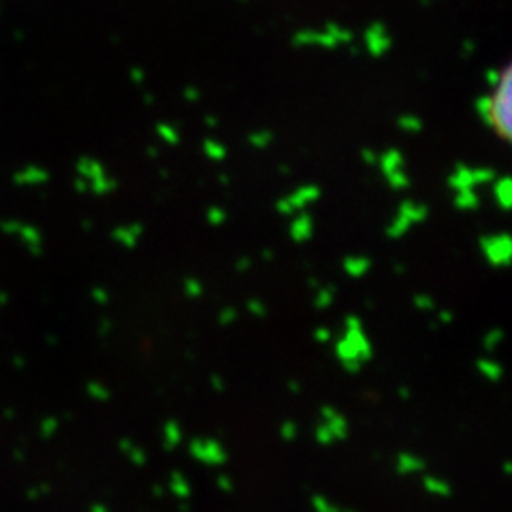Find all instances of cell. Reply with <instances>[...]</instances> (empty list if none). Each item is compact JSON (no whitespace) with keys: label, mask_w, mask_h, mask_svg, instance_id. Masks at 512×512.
<instances>
[{"label":"cell","mask_w":512,"mask_h":512,"mask_svg":"<svg viewBox=\"0 0 512 512\" xmlns=\"http://www.w3.org/2000/svg\"><path fill=\"white\" fill-rule=\"evenodd\" d=\"M480 116L493 137L500 141H510L512 135V75L510 67H504L495 73L493 82L483 96V105H480Z\"/></svg>","instance_id":"1"},{"label":"cell","mask_w":512,"mask_h":512,"mask_svg":"<svg viewBox=\"0 0 512 512\" xmlns=\"http://www.w3.org/2000/svg\"><path fill=\"white\" fill-rule=\"evenodd\" d=\"M333 355L348 374H359L374 359V344L357 314L344 318V331L333 338Z\"/></svg>","instance_id":"2"},{"label":"cell","mask_w":512,"mask_h":512,"mask_svg":"<svg viewBox=\"0 0 512 512\" xmlns=\"http://www.w3.org/2000/svg\"><path fill=\"white\" fill-rule=\"evenodd\" d=\"M188 455L205 468H222L229 461L227 448L216 438H192L188 442Z\"/></svg>","instance_id":"3"},{"label":"cell","mask_w":512,"mask_h":512,"mask_svg":"<svg viewBox=\"0 0 512 512\" xmlns=\"http://www.w3.org/2000/svg\"><path fill=\"white\" fill-rule=\"evenodd\" d=\"M318 423L323 425L335 442H344L350 436V425L346 416L333 406H323L318 412Z\"/></svg>","instance_id":"4"},{"label":"cell","mask_w":512,"mask_h":512,"mask_svg":"<svg viewBox=\"0 0 512 512\" xmlns=\"http://www.w3.org/2000/svg\"><path fill=\"white\" fill-rule=\"evenodd\" d=\"M483 252L487 256L489 265L493 267H506L510 261V239L506 235L487 237L483 242Z\"/></svg>","instance_id":"5"},{"label":"cell","mask_w":512,"mask_h":512,"mask_svg":"<svg viewBox=\"0 0 512 512\" xmlns=\"http://www.w3.org/2000/svg\"><path fill=\"white\" fill-rule=\"evenodd\" d=\"M425 468H427V461L416 453L402 451L395 457V472L399 476H419L425 472Z\"/></svg>","instance_id":"6"},{"label":"cell","mask_w":512,"mask_h":512,"mask_svg":"<svg viewBox=\"0 0 512 512\" xmlns=\"http://www.w3.org/2000/svg\"><path fill=\"white\" fill-rule=\"evenodd\" d=\"M421 485H423V489L431 495V498L448 500V498H451V495H453V485L448 483L446 478L436 476V474H423Z\"/></svg>","instance_id":"7"},{"label":"cell","mask_w":512,"mask_h":512,"mask_svg":"<svg viewBox=\"0 0 512 512\" xmlns=\"http://www.w3.org/2000/svg\"><path fill=\"white\" fill-rule=\"evenodd\" d=\"M167 489H169V493L173 495V498H178L180 502H188V500H190V495H192V485H190V480L186 478V474H184V472H178V470L169 474Z\"/></svg>","instance_id":"8"},{"label":"cell","mask_w":512,"mask_h":512,"mask_svg":"<svg viewBox=\"0 0 512 512\" xmlns=\"http://www.w3.org/2000/svg\"><path fill=\"white\" fill-rule=\"evenodd\" d=\"M476 372L483 376L487 382H502L504 365L493 357H480L476 361Z\"/></svg>","instance_id":"9"},{"label":"cell","mask_w":512,"mask_h":512,"mask_svg":"<svg viewBox=\"0 0 512 512\" xmlns=\"http://www.w3.org/2000/svg\"><path fill=\"white\" fill-rule=\"evenodd\" d=\"M118 448H120V453L133 463V466H137V468H143L148 463V453H146V448H141L139 444H135L133 440H128V438H122L120 442H118Z\"/></svg>","instance_id":"10"},{"label":"cell","mask_w":512,"mask_h":512,"mask_svg":"<svg viewBox=\"0 0 512 512\" xmlns=\"http://www.w3.org/2000/svg\"><path fill=\"white\" fill-rule=\"evenodd\" d=\"M184 444V427L178 421H167L163 425V446L165 451H175Z\"/></svg>","instance_id":"11"},{"label":"cell","mask_w":512,"mask_h":512,"mask_svg":"<svg viewBox=\"0 0 512 512\" xmlns=\"http://www.w3.org/2000/svg\"><path fill=\"white\" fill-rule=\"evenodd\" d=\"M504 340H506L504 329L502 327H491L483 335V348H485V352H495L504 344Z\"/></svg>","instance_id":"12"},{"label":"cell","mask_w":512,"mask_h":512,"mask_svg":"<svg viewBox=\"0 0 512 512\" xmlns=\"http://www.w3.org/2000/svg\"><path fill=\"white\" fill-rule=\"evenodd\" d=\"M310 506H312V512H342V508L333 500H329L323 493H314L310 500Z\"/></svg>","instance_id":"13"},{"label":"cell","mask_w":512,"mask_h":512,"mask_svg":"<svg viewBox=\"0 0 512 512\" xmlns=\"http://www.w3.org/2000/svg\"><path fill=\"white\" fill-rule=\"evenodd\" d=\"M278 436L284 444H293L299 438V425L295 421H284L278 429Z\"/></svg>","instance_id":"14"},{"label":"cell","mask_w":512,"mask_h":512,"mask_svg":"<svg viewBox=\"0 0 512 512\" xmlns=\"http://www.w3.org/2000/svg\"><path fill=\"white\" fill-rule=\"evenodd\" d=\"M367 267H370V263H367L365 259H350L346 263V271L352 276V278H361L367 274Z\"/></svg>","instance_id":"15"},{"label":"cell","mask_w":512,"mask_h":512,"mask_svg":"<svg viewBox=\"0 0 512 512\" xmlns=\"http://www.w3.org/2000/svg\"><path fill=\"white\" fill-rule=\"evenodd\" d=\"M333 299H335L333 288H323V291H318V295L314 299V306L318 310H327V308L333 306Z\"/></svg>","instance_id":"16"},{"label":"cell","mask_w":512,"mask_h":512,"mask_svg":"<svg viewBox=\"0 0 512 512\" xmlns=\"http://www.w3.org/2000/svg\"><path fill=\"white\" fill-rule=\"evenodd\" d=\"M333 331L329 329V327H325V325H318L314 331H312V340L316 342V344H331L333 342Z\"/></svg>","instance_id":"17"},{"label":"cell","mask_w":512,"mask_h":512,"mask_svg":"<svg viewBox=\"0 0 512 512\" xmlns=\"http://www.w3.org/2000/svg\"><path fill=\"white\" fill-rule=\"evenodd\" d=\"M239 312L235 308H222V312L218 314V325L220 327H233L237 323Z\"/></svg>","instance_id":"18"},{"label":"cell","mask_w":512,"mask_h":512,"mask_svg":"<svg viewBox=\"0 0 512 512\" xmlns=\"http://www.w3.org/2000/svg\"><path fill=\"white\" fill-rule=\"evenodd\" d=\"M88 391H90V395L94 399H99V402H107V399H109V389L105 387V384H101V382H92L90 387H88Z\"/></svg>","instance_id":"19"},{"label":"cell","mask_w":512,"mask_h":512,"mask_svg":"<svg viewBox=\"0 0 512 512\" xmlns=\"http://www.w3.org/2000/svg\"><path fill=\"white\" fill-rule=\"evenodd\" d=\"M216 487L222 491V493H233L235 491V483H233V478L229 476V474H218L216 476Z\"/></svg>","instance_id":"20"},{"label":"cell","mask_w":512,"mask_h":512,"mask_svg":"<svg viewBox=\"0 0 512 512\" xmlns=\"http://www.w3.org/2000/svg\"><path fill=\"white\" fill-rule=\"evenodd\" d=\"M414 308L421 310V312H431L436 308V303H434V299L427 297V295H416L414 297Z\"/></svg>","instance_id":"21"},{"label":"cell","mask_w":512,"mask_h":512,"mask_svg":"<svg viewBox=\"0 0 512 512\" xmlns=\"http://www.w3.org/2000/svg\"><path fill=\"white\" fill-rule=\"evenodd\" d=\"M248 312L252 314V316H256V318H265L267 316V308H265V303H261V301H248Z\"/></svg>","instance_id":"22"},{"label":"cell","mask_w":512,"mask_h":512,"mask_svg":"<svg viewBox=\"0 0 512 512\" xmlns=\"http://www.w3.org/2000/svg\"><path fill=\"white\" fill-rule=\"evenodd\" d=\"M184 293H186L190 299H197V297H201L203 288H201V284H199V282H195V280H188V282H186V286H184Z\"/></svg>","instance_id":"23"},{"label":"cell","mask_w":512,"mask_h":512,"mask_svg":"<svg viewBox=\"0 0 512 512\" xmlns=\"http://www.w3.org/2000/svg\"><path fill=\"white\" fill-rule=\"evenodd\" d=\"M210 384H212L214 393H224V391H227V382H224V378H222L220 374H214V376L210 378Z\"/></svg>","instance_id":"24"},{"label":"cell","mask_w":512,"mask_h":512,"mask_svg":"<svg viewBox=\"0 0 512 512\" xmlns=\"http://www.w3.org/2000/svg\"><path fill=\"white\" fill-rule=\"evenodd\" d=\"M453 320H455V316H453V312H451V310H442V312H438V323H440L442 327L453 325Z\"/></svg>","instance_id":"25"},{"label":"cell","mask_w":512,"mask_h":512,"mask_svg":"<svg viewBox=\"0 0 512 512\" xmlns=\"http://www.w3.org/2000/svg\"><path fill=\"white\" fill-rule=\"evenodd\" d=\"M286 387H288V391H291L293 395H299V393H301V384H299L297 380H288Z\"/></svg>","instance_id":"26"},{"label":"cell","mask_w":512,"mask_h":512,"mask_svg":"<svg viewBox=\"0 0 512 512\" xmlns=\"http://www.w3.org/2000/svg\"><path fill=\"white\" fill-rule=\"evenodd\" d=\"M410 397H412L410 387H399V399H410Z\"/></svg>","instance_id":"27"},{"label":"cell","mask_w":512,"mask_h":512,"mask_svg":"<svg viewBox=\"0 0 512 512\" xmlns=\"http://www.w3.org/2000/svg\"><path fill=\"white\" fill-rule=\"evenodd\" d=\"M502 470H504V476H506V478L512 474V461H510V459H506V461H504Z\"/></svg>","instance_id":"28"},{"label":"cell","mask_w":512,"mask_h":512,"mask_svg":"<svg viewBox=\"0 0 512 512\" xmlns=\"http://www.w3.org/2000/svg\"><path fill=\"white\" fill-rule=\"evenodd\" d=\"M152 493L156 495V498H163V495H165V489L160 487V485H154V487H152Z\"/></svg>","instance_id":"29"},{"label":"cell","mask_w":512,"mask_h":512,"mask_svg":"<svg viewBox=\"0 0 512 512\" xmlns=\"http://www.w3.org/2000/svg\"><path fill=\"white\" fill-rule=\"evenodd\" d=\"M92 512H109V508L103 504H96V506H92Z\"/></svg>","instance_id":"30"},{"label":"cell","mask_w":512,"mask_h":512,"mask_svg":"<svg viewBox=\"0 0 512 512\" xmlns=\"http://www.w3.org/2000/svg\"><path fill=\"white\" fill-rule=\"evenodd\" d=\"M190 508H188V504L186 502H180V512H188Z\"/></svg>","instance_id":"31"},{"label":"cell","mask_w":512,"mask_h":512,"mask_svg":"<svg viewBox=\"0 0 512 512\" xmlns=\"http://www.w3.org/2000/svg\"><path fill=\"white\" fill-rule=\"evenodd\" d=\"M342 512H357V510H352V508H342Z\"/></svg>","instance_id":"32"}]
</instances>
